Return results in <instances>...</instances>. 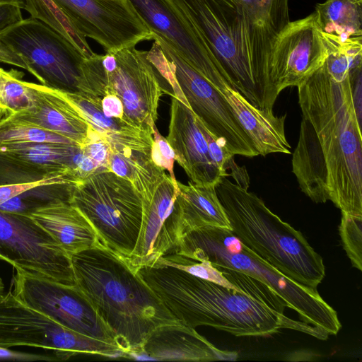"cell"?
Here are the masks:
<instances>
[{
  "label": "cell",
  "instance_id": "6da1fadb",
  "mask_svg": "<svg viewBox=\"0 0 362 362\" xmlns=\"http://www.w3.org/2000/svg\"><path fill=\"white\" fill-rule=\"evenodd\" d=\"M302 120L292 168L316 203L362 216V136L349 75L339 81L324 64L297 86Z\"/></svg>",
  "mask_w": 362,
  "mask_h": 362
},
{
  "label": "cell",
  "instance_id": "7a4b0ae2",
  "mask_svg": "<svg viewBox=\"0 0 362 362\" xmlns=\"http://www.w3.org/2000/svg\"><path fill=\"white\" fill-rule=\"evenodd\" d=\"M139 276L182 325L210 326L238 337H264L291 329L319 339L328 335L286 317L247 293L165 265L143 267Z\"/></svg>",
  "mask_w": 362,
  "mask_h": 362
},
{
  "label": "cell",
  "instance_id": "3957f363",
  "mask_svg": "<svg viewBox=\"0 0 362 362\" xmlns=\"http://www.w3.org/2000/svg\"><path fill=\"white\" fill-rule=\"evenodd\" d=\"M70 257L76 285L124 354H140L154 329L180 322L125 259L101 242Z\"/></svg>",
  "mask_w": 362,
  "mask_h": 362
},
{
  "label": "cell",
  "instance_id": "277c9868",
  "mask_svg": "<svg viewBox=\"0 0 362 362\" xmlns=\"http://www.w3.org/2000/svg\"><path fill=\"white\" fill-rule=\"evenodd\" d=\"M251 104L273 110L269 63L279 33L255 23L234 0H173Z\"/></svg>",
  "mask_w": 362,
  "mask_h": 362
},
{
  "label": "cell",
  "instance_id": "5b68a950",
  "mask_svg": "<svg viewBox=\"0 0 362 362\" xmlns=\"http://www.w3.org/2000/svg\"><path fill=\"white\" fill-rule=\"evenodd\" d=\"M216 191L232 233L243 244L291 280L317 289L325 276V264L301 232L226 176Z\"/></svg>",
  "mask_w": 362,
  "mask_h": 362
},
{
  "label": "cell",
  "instance_id": "8992f818",
  "mask_svg": "<svg viewBox=\"0 0 362 362\" xmlns=\"http://www.w3.org/2000/svg\"><path fill=\"white\" fill-rule=\"evenodd\" d=\"M173 252L253 277L296 311L300 321L328 335L337 334L341 327L337 312L317 289L286 276L243 244L230 229L207 226L191 230L181 237Z\"/></svg>",
  "mask_w": 362,
  "mask_h": 362
},
{
  "label": "cell",
  "instance_id": "52a82bcc",
  "mask_svg": "<svg viewBox=\"0 0 362 362\" xmlns=\"http://www.w3.org/2000/svg\"><path fill=\"white\" fill-rule=\"evenodd\" d=\"M0 42L12 52L17 66L42 85L60 92L103 98L107 82L102 54L88 58L42 21L28 18L0 33Z\"/></svg>",
  "mask_w": 362,
  "mask_h": 362
},
{
  "label": "cell",
  "instance_id": "ba28073f",
  "mask_svg": "<svg viewBox=\"0 0 362 362\" xmlns=\"http://www.w3.org/2000/svg\"><path fill=\"white\" fill-rule=\"evenodd\" d=\"M153 40L147 57L158 76L171 86L173 94L182 92L186 105L232 153L259 156L221 93L164 40L153 33Z\"/></svg>",
  "mask_w": 362,
  "mask_h": 362
},
{
  "label": "cell",
  "instance_id": "9c48e42d",
  "mask_svg": "<svg viewBox=\"0 0 362 362\" xmlns=\"http://www.w3.org/2000/svg\"><path fill=\"white\" fill-rule=\"evenodd\" d=\"M71 202L86 216L100 241L125 259L133 252L142 218V200L133 185L110 170L76 183Z\"/></svg>",
  "mask_w": 362,
  "mask_h": 362
},
{
  "label": "cell",
  "instance_id": "30bf717a",
  "mask_svg": "<svg viewBox=\"0 0 362 362\" xmlns=\"http://www.w3.org/2000/svg\"><path fill=\"white\" fill-rule=\"evenodd\" d=\"M0 346H33L74 356L124 355L115 344L74 332L20 300L12 292L0 293Z\"/></svg>",
  "mask_w": 362,
  "mask_h": 362
},
{
  "label": "cell",
  "instance_id": "8fae6325",
  "mask_svg": "<svg viewBox=\"0 0 362 362\" xmlns=\"http://www.w3.org/2000/svg\"><path fill=\"white\" fill-rule=\"evenodd\" d=\"M15 269L12 293L23 303L74 332L117 344L111 330L77 285Z\"/></svg>",
  "mask_w": 362,
  "mask_h": 362
},
{
  "label": "cell",
  "instance_id": "7c38bea8",
  "mask_svg": "<svg viewBox=\"0 0 362 362\" xmlns=\"http://www.w3.org/2000/svg\"><path fill=\"white\" fill-rule=\"evenodd\" d=\"M0 259L15 269L76 285L70 256L30 216L0 210Z\"/></svg>",
  "mask_w": 362,
  "mask_h": 362
},
{
  "label": "cell",
  "instance_id": "4fadbf2b",
  "mask_svg": "<svg viewBox=\"0 0 362 362\" xmlns=\"http://www.w3.org/2000/svg\"><path fill=\"white\" fill-rule=\"evenodd\" d=\"M106 93L119 97L124 106V120L153 133L163 88L158 74L147 57V51L135 47L103 54Z\"/></svg>",
  "mask_w": 362,
  "mask_h": 362
},
{
  "label": "cell",
  "instance_id": "5bb4252c",
  "mask_svg": "<svg viewBox=\"0 0 362 362\" xmlns=\"http://www.w3.org/2000/svg\"><path fill=\"white\" fill-rule=\"evenodd\" d=\"M75 28L115 52L153 40L128 0H52Z\"/></svg>",
  "mask_w": 362,
  "mask_h": 362
},
{
  "label": "cell",
  "instance_id": "9a60e30c",
  "mask_svg": "<svg viewBox=\"0 0 362 362\" xmlns=\"http://www.w3.org/2000/svg\"><path fill=\"white\" fill-rule=\"evenodd\" d=\"M327 54L315 11L290 21L276 36L271 51L269 81L273 100L284 89L302 83L324 64Z\"/></svg>",
  "mask_w": 362,
  "mask_h": 362
},
{
  "label": "cell",
  "instance_id": "2e32d148",
  "mask_svg": "<svg viewBox=\"0 0 362 362\" xmlns=\"http://www.w3.org/2000/svg\"><path fill=\"white\" fill-rule=\"evenodd\" d=\"M177 182L164 173L154 190L141 197L142 218L135 247L125 260L134 271L173 252L181 238Z\"/></svg>",
  "mask_w": 362,
  "mask_h": 362
},
{
  "label": "cell",
  "instance_id": "e0dca14e",
  "mask_svg": "<svg viewBox=\"0 0 362 362\" xmlns=\"http://www.w3.org/2000/svg\"><path fill=\"white\" fill-rule=\"evenodd\" d=\"M128 1L148 28L164 40L208 81L226 74L199 33L173 0Z\"/></svg>",
  "mask_w": 362,
  "mask_h": 362
},
{
  "label": "cell",
  "instance_id": "ac0fdd59",
  "mask_svg": "<svg viewBox=\"0 0 362 362\" xmlns=\"http://www.w3.org/2000/svg\"><path fill=\"white\" fill-rule=\"evenodd\" d=\"M166 139L173 149L175 160L192 183L216 186L225 176L211 158L201 121L186 105L173 96Z\"/></svg>",
  "mask_w": 362,
  "mask_h": 362
},
{
  "label": "cell",
  "instance_id": "d6986e66",
  "mask_svg": "<svg viewBox=\"0 0 362 362\" xmlns=\"http://www.w3.org/2000/svg\"><path fill=\"white\" fill-rule=\"evenodd\" d=\"M27 84L32 106L8 115L64 137L81 148L100 135L62 92L42 84Z\"/></svg>",
  "mask_w": 362,
  "mask_h": 362
},
{
  "label": "cell",
  "instance_id": "ffe728a7",
  "mask_svg": "<svg viewBox=\"0 0 362 362\" xmlns=\"http://www.w3.org/2000/svg\"><path fill=\"white\" fill-rule=\"evenodd\" d=\"M227 101L240 126L251 139L258 155L291 153V146L285 134L286 115L277 117L273 111L251 104L223 78L213 85Z\"/></svg>",
  "mask_w": 362,
  "mask_h": 362
},
{
  "label": "cell",
  "instance_id": "44dd1931",
  "mask_svg": "<svg viewBox=\"0 0 362 362\" xmlns=\"http://www.w3.org/2000/svg\"><path fill=\"white\" fill-rule=\"evenodd\" d=\"M140 353L161 361H235L238 358L236 352L218 349L195 329L180 322L154 329L142 345Z\"/></svg>",
  "mask_w": 362,
  "mask_h": 362
},
{
  "label": "cell",
  "instance_id": "7402d4cb",
  "mask_svg": "<svg viewBox=\"0 0 362 362\" xmlns=\"http://www.w3.org/2000/svg\"><path fill=\"white\" fill-rule=\"evenodd\" d=\"M30 216L70 257L100 243L93 226L71 202L52 203L35 211Z\"/></svg>",
  "mask_w": 362,
  "mask_h": 362
},
{
  "label": "cell",
  "instance_id": "603a6c76",
  "mask_svg": "<svg viewBox=\"0 0 362 362\" xmlns=\"http://www.w3.org/2000/svg\"><path fill=\"white\" fill-rule=\"evenodd\" d=\"M62 93L78 109L92 128L108 142L111 151L125 148L151 149L153 133L138 129L124 119L105 116L102 110V98Z\"/></svg>",
  "mask_w": 362,
  "mask_h": 362
},
{
  "label": "cell",
  "instance_id": "cb8c5ba5",
  "mask_svg": "<svg viewBox=\"0 0 362 362\" xmlns=\"http://www.w3.org/2000/svg\"><path fill=\"white\" fill-rule=\"evenodd\" d=\"M177 201L181 215V237L202 227L216 226L230 230L229 221L218 197L216 186L198 185L177 181Z\"/></svg>",
  "mask_w": 362,
  "mask_h": 362
},
{
  "label": "cell",
  "instance_id": "d4e9b609",
  "mask_svg": "<svg viewBox=\"0 0 362 362\" xmlns=\"http://www.w3.org/2000/svg\"><path fill=\"white\" fill-rule=\"evenodd\" d=\"M108 170L129 180L141 197L153 192L165 173L153 162L151 149L130 148L111 151Z\"/></svg>",
  "mask_w": 362,
  "mask_h": 362
},
{
  "label": "cell",
  "instance_id": "484cf974",
  "mask_svg": "<svg viewBox=\"0 0 362 362\" xmlns=\"http://www.w3.org/2000/svg\"><path fill=\"white\" fill-rule=\"evenodd\" d=\"M315 12L323 33L362 36V0H325L315 5Z\"/></svg>",
  "mask_w": 362,
  "mask_h": 362
},
{
  "label": "cell",
  "instance_id": "4316f807",
  "mask_svg": "<svg viewBox=\"0 0 362 362\" xmlns=\"http://www.w3.org/2000/svg\"><path fill=\"white\" fill-rule=\"evenodd\" d=\"M57 180L79 182L71 171L34 164L0 151V186L18 187Z\"/></svg>",
  "mask_w": 362,
  "mask_h": 362
},
{
  "label": "cell",
  "instance_id": "83f0119b",
  "mask_svg": "<svg viewBox=\"0 0 362 362\" xmlns=\"http://www.w3.org/2000/svg\"><path fill=\"white\" fill-rule=\"evenodd\" d=\"M75 185L56 181L35 186L0 204V210L30 216L35 211L52 203L71 202Z\"/></svg>",
  "mask_w": 362,
  "mask_h": 362
},
{
  "label": "cell",
  "instance_id": "f1b7e54d",
  "mask_svg": "<svg viewBox=\"0 0 362 362\" xmlns=\"http://www.w3.org/2000/svg\"><path fill=\"white\" fill-rule=\"evenodd\" d=\"M25 11L31 18H36L54 30L80 50L86 57L95 53L83 37L72 25L64 13L52 0H24Z\"/></svg>",
  "mask_w": 362,
  "mask_h": 362
},
{
  "label": "cell",
  "instance_id": "f546056e",
  "mask_svg": "<svg viewBox=\"0 0 362 362\" xmlns=\"http://www.w3.org/2000/svg\"><path fill=\"white\" fill-rule=\"evenodd\" d=\"M35 142L74 144L64 137L16 118L11 115H6L0 119V149L11 146Z\"/></svg>",
  "mask_w": 362,
  "mask_h": 362
},
{
  "label": "cell",
  "instance_id": "4dcf8cb0",
  "mask_svg": "<svg viewBox=\"0 0 362 362\" xmlns=\"http://www.w3.org/2000/svg\"><path fill=\"white\" fill-rule=\"evenodd\" d=\"M256 23L280 31L291 21L289 0H234Z\"/></svg>",
  "mask_w": 362,
  "mask_h": 362
},
{
  "label": "cell",
  "instance_id": "1f68e13d",
  "mask_svg": "<svg viewBox=\"0 0 362 362\" xmlns=\"http://www.w3.org/2000/svg\"><path fill=\"white\" fill-rule=\"evenodd\" d=\"M21 77V72L0 67V106L6 110V115L27 110L33 105L30 90Z\"/></svg>",
  "mask_w": 362,
  "mask_h": 362
},
{
  "label": "cell",
  "instance_id": "d6a6232c",
  "mask_svg": "<svg viewBox=\"0 0 362 362\" xmlns=\"http://www.w3.org/2000/svg\"><path fill=\"white\" fill-rule=\"evenodd\" d=\"M153 265L173 267L197 277L238 290L219 270L207 261H197L176 252H171L159 258Z\"/></svg>",
  "mask_w": 362,
  "mask_h": 362
},
{
  "label": "cell",
  "instance_id": "836d02e7",
  "mask_svg": "<svg viewBox=\"0 0 362 362\" xmlns=\"http://www.w3.org/2000/svg\"><path fill=\"white\" fill-rule=\"evenodd\" d=\"M341 243L352 265L362 270V216L341 212L339 227Z\"/></svg>",
  "mask_w": 362,
  "mask_h": 362
},
{
  "label": "cell",
  "instance_id": "e575fe53",
  "mask_svg": "<svg viewBox=\"0 0 362 362\" xmlns=\"http://www.w3.org/2000/svg\"><path fill=\"white\" fill-rule=\"evenodd\" d=\"M153 142L151 149L153 162L163 170L169 173L174 183H177L174 173L175 153L167 139L158 132L156 125L152 127Z\"/></svg>",
  "mask_w": 362,
  "mask_h": 362
},
{
  "label": "cell",
  "instance_id": "d590c367",
  "mask_svg": "<svg viewBox=\"0 0 362 362\" xmlns=\"http://www.w3.org/2000/svg\"><path fill=\"white\" fill-rule=\"evenodd\" d=\"M98 165L100 171L108 170L111 149L108 142L100 135L81 148Z\"/></svg>",
  "mask_w": 362,
  "mask_h": 362
},
{
  "label": "cell",
  "instance_id": "8d00e7d4",
  "mask_svg": "<svg viewBox=\"0 0 362 362\" xmlns=\"http://www.w3.org/2000/svg\"><path fill=\"white\" fill-rule=\"evenodd\" d=\"M69 355L54 352L51 354H39L11 350L0 346V358L18 361H59L70 358Z\"/></svg>",
  "mask_w": 362,
  "mask_h": 362
},
{
  "label": "cell",
  "instance_id": "74e56055",
  "mask_svg": "<svg viewBox=\"0 0 362 362\" xmlns=\"http://www.w3.org/2000/svg\"><path fill=\"white\" fill-rule=\"evenodd\" d=\"M21 11L16 5L0 3V33L23 19Z\"/></svg>",
  "mask_w": 362,
  "mask_h": 362
},
{
  "label": "cell",
  "instance_id": "f35d334b",
  "mask_svg": "<svg viewBox=\"0 0 362 362\" xmlns=\"http://www.w3.org/2000/svg\"><path fill=\"white\" fill-rule=\"evenodd\" d=\"M101 105L105 116L124 120V106L116 95L106 93L101 100Z\"/></svg>",
  "mask_w": 362,
  "mask_h": 362
},
{
  "label": "cell",
  "instance_id": "ab89813d",
  "mask_svg": "<svg viewBox=\"0 0 362 362\" xmlns=\"http://www.w3.org/2000/svg\"><path fill=\"white\" fill-rule=\"evenodd\" d=\"M231 170V175L235 180L236 184L245 189L249 187V176L245 168L238 167L232 158L228 164L227 170Z\"/></svg>",
  "mask_w": 362,
  "mask_h": 362
},
{
  "label": "cell",
  "instance_id": "60d3db41",
  "mask_svg": "<svg viewBox=\"0 0 362 362\" xmlns=\"http://www.w3.org/2000/svg\"><path fill=\"white\" fill-rule=\"evenodd\" d=\"M0 3L4 4H10L13 5H16L20 7L21 9H25L26 8L25 3L24 0H0Z\"/></svg>",
  "mask_w": 362,
  "mask_h": 362
},
{
  "label": "cell",
  "instance_id": "b9f144b4",
  "mask_svg": "<svg viewBox=\"0 0 362 362\" xmlns=\"http://www.w3.org/2000/svg\"><path fill=\"white\" fill-rule=\"evenodd\" d=\"M7 114L6 110L2 106H0V119L5 115Z\"/></svg>",
  "mask_w": 362,
  "mask_h": 362
},
{
  "label": "cell",
  "instance_id": "7bdbcfd3",
  "mask_svg": "<svg viewBox=\"0 0 362 362\" xmlns=\"http://www.w3.org/2000/svg\"><path fill=\"white\" fill-rule=\"evenodd\" d=\"M4 288V285L1 278L0 277V293L3 292Z\"/></svg>",
  "mask_w": 362,
  "mask_h": 362
}]
</instances>
